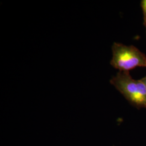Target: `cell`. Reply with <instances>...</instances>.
Listing matches in <instances>:
<instances>
[{"instance_id":"7a4b0ae2","label":"cell","mask_w":146,"mask_h":146,"mask_svg":"<svg viewBox=\"0 0 146 146\" xmlns=\"http://www.w3.org/2000/svg\"><path fill=\"white\" fill-rule=\"evenodd\" d=\"M110 64L120 72H129L136 67H146V55L134 46L115 42L112 47Z\"/></svg>"},{"instance_id":"277c9868","label":"cell","mask_w":146,"mask_h":146,"mask_svg":"<svg viewBox=\"0 0 146 146\" xmlns=\"http://www.w3.org/2000/svg\"><path fill=\"white\" fill-rule=\"evenodd\" d=\"M140 80H141V81H142L143 84H145V86H146V76L145 77H144V78H141Z\"/></svg>"},{"instance_id":"5b68a950","label":"cell","mask_w":146,"mask_h":146,"mask_svg":"<svg viewBox=\"0 0 146 146\" xmlns=\"http://www.w3.org/2000/svg\"><path fill=\"white\" fill-rule=\"evenodd\" d=\"M144 24H145V26L146 27V20H144Z\"/></svg>"},{"instance_id":"3957f363","label":"cell","mask_w":146,"mask_h":146,"mask_svg":"<svg viewBox=\"0 0 146 146\" xmlns=\"http://www.w3.org/2000/svg\"><path fill=\"white\" fill-rule=\"evenodd\" d=\"M141 6L143 11L144 20H146V0L141 1Z\"/></svg>"},{"instance_id":"6da1fadb","label":"cell","mask_w":146,"mask_h":146,"mask_svg":"<svg viewBox=\"0 0 146 146\" xmlns=\"http://www.w3.org/2000/svg\"><path fill=\"white\" fill-rule=\"evenodd\" d=\"M110 82L131 104L146 108V87L141 80L132 78L129 72H119Z\"/></svg>"}]
</instances>
